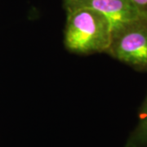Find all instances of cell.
Masks as SVG:
<instances>
[{"mask_svg": "<svg viewBox=\"0 0 147 147\" xmlns=\"http://www.w3.org/2000/svg\"><path fill=\"white\" fill-rule=\"evenodd\" d=\"M64 43L69 52L82 55L107 53L112 38L110 22L90 7L66 11Z\"/></svg>", "mask_w": 147, "mask_h": 147, "instance_id": "6da1fadb", "label": "cell"}, {"mask_svg": "<svg viewBox=\"0 0 147 147\" xmlns=\"http://www.w3.org/2000/svg\"><path fill=\"white\" fill-rule=\"evenodd\" d=\"M106 53L137 71L147 72V17L114 32Z\"/></svg>", "mask_w": 147, "mask_h": 147, "instance_id": "7a4b0ae2", "label": "cell"}, {"mask_svg": "<svg viewBox=\"0 0 147 147\" xmlns=\"http://www.w3.org/2000/svg\"><path fill=\"white\" fill-rule=\"evenodd\" d=\"M80 7H90L103 14L110 22L112 34L133 21L147 17L130 0H88Z\"/></svg>", "mask_w": 147, "mask_h": 147, "instance_id": "3957f363", "label": "cell"}, {"mask_svg": "<svg viewBox=\"0 0 147 147\" xmlns=\"http://www.w3.org/2000/svg\"><path fill=\"white\" fill-rule=\"evenodd\" d=\"M125 147H147V95L138 110V121L127 139Z\"/></svg>", "mask_w": 147, "mask_h": 147, "instance_id": "277c9868", "label": "cell"}, {"mask_svg": "<svg viewBox=\"0 0 147 147\" xmlns=\"http://www.w3.org/2000/svg\"><path fill=\"white\" fill-rule=\"evenodd\" d=\"M88 0H63L64 7L66 11L79 8L84 5Z\"/></svg>", "mask_w": 147, "mask_h": 147, "instance_id": "5b68a950", "label": "cell"}, {"mask_svg": "<svg viewBox=\"0 0 147 147\" xmlns=\"http://www.w3.org/2000/svg\"><path fill=\"white\" fill-rule=\"evenodd\" d=\"M142 14L147 16V0H130Z\"/></svg>", "mask_w": 147, "mask_h": 147, "instance_id": "8992f818", "label": "cell"}]
</instances>
